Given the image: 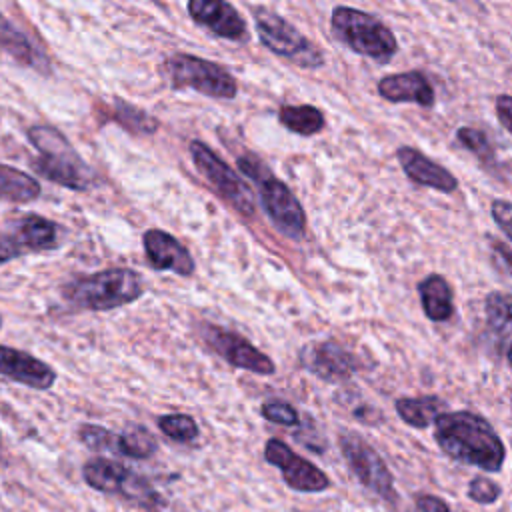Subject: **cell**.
I'll list each match as a JSON object with an SVG mask.
<instances>
[{
    "label": "cell",
    "instance_id": "cell-1",
    "mask_svg": "<svg viewBox=\"0 0 512 512\" xmlns=\"http://www.w3.org/2000/svg\"><path fill=\"white\" fill-rule=\"evenodd\" d=\"M434 440L450 458L484 472H500L506 446L494 426L470 410L442 412L434 420Z\"/></svg>",
    "mask_w": 512,
    "mask_h": 512
},
{
    "label": "cell",
    "instance_id": "cell-2",
    "mask_svg": "<svg viewBox=\"0 0 512 512\" xmlns=\"http://www.w3.org/2000/svg\"><path fill=\"white\" fill-rule=\"evenodd\" d=\"M28 140L40 152V156L32 160L36 174L70 190H86L92 186L94 172L60 130L36 124L28 128Z\"/></svg>",
    "mask_w": 512,
    "mask_h": 512
},
{
    "label": "cell",
    "instance_id": "cell-3",
    "mask_svg": "<svg viewBox=\"0 0 512 512\" xmlns=\"http://www.w3.org/2000/svg\"><path fill=\"white\" fill-rule=\"evenodd\" d=\"M62 294L76 308L102 312L138 300L144 294V282L130 268H106L68 282Z\"/></svg>",
    "mask_w": 512,
    "mask_h": 512
},
{
    "label": "cell",
    "instance_id": "cell-4",
    "mask_svg": "<svg viewBox=\"0 0 512 512\" xmlns=\"http://www.w3.org/2000/svg\"><path fill=\"white\" fill-rule=\"evenodd\" d=\"M238 168L256 182L260 204L266 216L270 218V222L284 236L292 240H300L304 236L306 216L300 202L292 194V190L280 178H276L260 158L252 154L240 156Z\"/></svg>",
    "mask_w": 512,
    "mask_h": 512
},
{
    "label": "cell",
    "instance_id": "cell-5",
    "mask_svg": "<svg viewBox=\"0 0 512 512\" xmlns=\"http://www.w3.org/2000/svg\"><path fill=\"white\" fill-rule=\"evenodd\" d=\"M330 24L332 34L360 56H368L376 62H388L398 50L392 30L368 12L350 6H336L332 10Z\"/></svg>",
    "mask_w": 512,
    "mask_h": 512
},
{
    "label": "cell",
    "instance_id": "cell-6",
    "mask_svg": "<svg viewBox=\"0 0 512 512\" xmlns=\"http://www.w3.org/2000/svg\"><path fill=\"white\" fill-rule=\"evenodd\" d=\"M252 16L260 42L270 52L300 68H320L324 64L322 50L312 44L304 34H300V30L294 28L280 14L272 12L266 6H256L252 8Z\"/></svg>",
    "mask_w": 512,
    "mask_h": 512
},
{
    "label": "cell",
    "instance_id": "cell-7",
    "mask_svg": "<svg viewBox=\"0 0 512 512\" xmlns=\"http://www.w3.org/2000/svg\"><path fill=\"white\" fill-rule=\"evenodd\" d=\"M164 72L176 90L192 88L212 98H234L238 92L236 78L216 62L192 56L174 54L164 62Z\"/></svg>",
    "mask_w": 512,
    "mask_h": 512
},
{
    "label": "cell",
    "instance_id": "cell-8",
    "mask_svg": "<svg viewBox=\"0 0 512 512\" xmlns=\"http://www.w3.org/2000/svg\"><path fill=\"white\" fill-rule=\"evenodd\" d=\"M340 450L348 468L364 488L372 490L386 502H396L398 494L394 486V476L386 466L384 458L370 442L354 432H344L340 436Z\"/></svg>",
    "mask_w": 512,
    "mask_h": 512
},
{
    "label": "cell",
    "instance_id": "cell-9",
    "mask_svg": "<svg viewBox=\"0 0 512 512\" xmlns=\"http://www.w3.org/2000/svg\"><path fill=\"white\" fill-rule=\"evenodd\" d=\"M190 156L198 168V172L210 182V186L230 204L234 206L240 214L252 216L256 206H254V194L252 190L244 184V180L230 168L222 158L216 156L212 148H208L200 140L190 142Z\"/></svg>",
    "mask_w": 512,
    "mask_h": 512
},
{
    "label": "cell",
    "instance_id": "cell-10",
    "mask_svg": "<svg viewBox=\"0 0 512 512\" xmlns=\"http://www.w3.org/2000/svg\"><path fill=\"white\" fill-rule=\"evenodd\" d=\"M264 458L268 464L276 466L282 472V478L288 488L296 492H324L330 488V478L312 462L288 448L286 442L278 438H268L264 444Z\"/></svg>",
    "mask_w": 512,
    "mask_h": 512
},
{
    "label": "cell",
    "instance_id": "cell-11",
    "mask_svg": "<svg viewBox=\"0 0 512 512\" xmlns=\"http://www.w3.org/2000/svg\"><path fill=\"white\" fill-rule=\"evenodd\" d=\"M204 338L208 346L234 368H242L260 376H270L276 372V364L272 362V358H268L264 352H260L254 344H250L244 336L236 332L208 324L204 328Z\"/></svg>",
    "mask_w": 512,
    "mask_h": 512
},
{
    "label": "cell",
    "instance_id": "cell-12",
    "mask_svg": "<svg viewBox=\"0 0 512 512\" xmlns=\"http://www.w3.org/2000/svg\"><path fill=\"white\" fill-rule=\"evenodd\" d=\"M298 362L304 370L326 382L348 380L360 368L358 358L334 340L306 344L298 354Z\"/></svg>",
    "mask_w": 512,
    "mask_h": 512
},
{
    "label": "cell",
    "instance_id": "cell-13",
    "mask_svg": "<svg viewBox=\"0 0 512 512\" xmlns=\"http://www.w3.org/2000/svg\"><path fill=\"white\" fill-rule=\"evenodd\" d=\"M188 14L194 22L220 38L234 42L248 38L244 18L228 0H188Z\"/></svg>",
    "mask_w": 512,
    "mask_h": 512
},
{
    "label": "cell",
    "instance_id": "cell-14",
    "mask_svg": "<svg viewBox=\"0 0 512 512\" xmlns=\"http://www.w3.org/2000/svg\"><path fill=\"white\" fill-rule=\"evenodd\" d=\"M0 376L34 390H48L56 382V370L30 352L0 344Z\"/></svg>",
    "mask_w": 512,
    "mask_h": 512
},
{
    "label": "cell",
    "instance_id": "cell-15",
    "mask_svg": "<svg viewBox=\"0 0 512 512\" xmlns=\"http://www.w3.org/2000/svg\"><path fill=\"white\" fill-rule=\"evenodd\" d=\"M142 244L146 250V256L156 270H172L180 276H192L194 274V260L188 254V250L168 232L150 228L142 236Z\"/></svg>",
    "mask_w": 512,
    "mask_h": 512
},
{
    "label": "cell",
    "instance_id": "cell-16",
    "mask_svg": "<svg viewBox=\"0 0 512 512\" xmlns=\"http://www.w3.org/2000/svg\"><path fill=\"white\" fill-rule=\"evenodd\" d=\"M396 158L404 170V174L420 186L438 190V192H454L458 188V180L454 174H450L446 168H442L440 164L432 162L430 158H426L420 150L410 148V146H402L396 150Z\"/></svg>",
    "mask_w": 512,
    "mask_h": 512
},
{
    "label": "cell",
    "instance_id": "cell-17",
    "mask_svg": "<svg viewBox=\"0 0 512 512\" xmlns=\"http://www.w3.org/2000/svg\"><path fill=\"white\" fill-rule=\"evenodd\" d=\"M378 94L388 102H414L430 108L434 104V88L422 72L410 70L378 80Z\"/></svg>",
    "mask_w": 512,
    "mask_h": 512
},
{
    "label": "cell",
    "instance_id": "cell-18",
    "mask_svg": "<svg viewBox=\"0 0 512 512\" xmlns=\"http://www.w3.org/2000/svg\"><path fill=\"white\" fill-rule=\"evenodd\" d=\"M60 226L40 214H26L20 218L16 232L12 234L22 252L54 250L60 244Z\"/></svg>",
    "mask_w": 512,
    "mask_h": 512
},
{
    "label": "cell",
    "instance_id": "cell-19",
    "mask_svg": "<svg viewBox=\"0 0 512 512\" xmlns=\"http://www.w3.org/2000/svg\"><path fill=\"white\" fill-rule=\"evenodd\" d=\"M418 294L422 310L432 322H446L454 314L452 288L448 280L440 274H430L418 284Z\"/></svg>",
    "mask_w": 512,
    "mask_h": 512
},
{
    "label": "cell",
    "instance_id": "cell-20",
    "mask_svg": "<svg viewBox=\"0 0 512 512\" xmlns=\"http://www.w3.org/2000/svg\"><path fill=\"white\" fill-rule=\"evenodd\" d=\"M130 472L124 464L110 458H92L82 466L84 482L104 494H122Z\"/></svg>",
    "mask_w": 512,
    "mask_h": 512
},
{
    "label": "cell",
    "instance_id": "cell-21",
    "mask_svg": "<svg viewBox=\"0 0 512 512\" xmlns=\"http://www.w3.org/2000/svg\"><path fill=\"white\" fill-rule=\"evenodd\" d=\"M394 410L404 424L424 430L444 412V400L438 396H404L394 402Z\"/></svg>",
    "mask_w": 512,
    "mask_h": 512
},
{
    "label": "cell",
    "instance_id": "cell-22",
    "mask_svg": "<svg viewBox=\"0 0 512 512\" xmlns=\"http://www.w3.org/2000/svg\"><path fill=\"white\" fill-rule=\"evenodd\" d=\"M486 322L492 338L496 340V350H500L506 358L510 356V296L506 292H490L486 296Z\"/></svg>",
    "mask_w": 512,
    "mask_h": 512
},
{
    "label": "cell",
    "instance_id": "cell-23",
    "mask_svg": "<svg viewBox=\"0 0 512 512\" xmlns=\"http://www.w3.org/2000/svg\"><path fill=\"white\" fill-rule=\"evenodd\" d=\"M40 182L24 170L0 162V202L26 204L40 196Z\"/></svg>",
    "mask_w": 512,
    "mask_h": 512
},
{
    "label": "cell",
    "instance_id": "cell-24",
    "mask_svg": "<svg viewBox=\"0 0 512 512\" xmlns=\"http://www.w3.org/2000/svg\"><path fill=\"white\" fill-rule=\"evenodd\" d=\"M278 120L284 128H288L294 134L300 136H314L324 128V114L320 108L302 104V106H290L284 104L278 110Z\"/></svg>",
    "mask_w": 512,
    "mask_h": 512
},
{
    "label": "cell",
    "instance_id": "cell-25",
    "mask_svg": "<svg viewBox=\"0 0 512 512\" xmlns=\"http://www.w3.org/2000/svg\"><path fill=\"white\" fill-rule=\"evenodd\" d=\"M0 48L4 52H8L16 62L24 64V66H34L40 68L38 62V54L34 50V46L28 42V38L10 22L0 14Z\"/></svg>",
    "mask_w": 512,
    "mask_h": 512
},
{
    "label": "cell",
    "instance_id": "cell-26",
    "mask_svg": "<svg viewBox=\"0 0 512 512\" xmlns=\"http://www.w3.org/2000/svg\"><path fill=\"white\" fill-rule=\"evenodd\" d=\"M158 444L152 432L142 424H128L122 434H118V450L120 456L132 458V460H144L150 458L156 452Z\"/></svg>",
    "mask_w": 512,
    "mask_h": 512
},
{
    "label": "cell",
    "instance_id": "cell-27",
    "mask_svg": "<svg viewBox=\"0 0 512 512\" xmlns=\"http://www.w3.org/2000/svg\"><path fill=\"white\" fill-rule=\"evenodd\" d=\"M112 118L132 134H154L158 130V120L154 116L124 100H114Z\"/></svg>",
    "mask_w": 512,
    "mask_h": 512
},
{
    "label": "cell",
    "instance_id": "cell-28",
    "mask_svg": "<svg viewBox=\"0 0 512 512\" xmlns=\"http://www.w3.org/2000/svg\"><path fill=\"white\" fill-rule=\"evenodd\" d=\"M156 424L164 436L180 444H192L200 434L198 422L188 414H164Z\"/></svg>",
    "mask_w": 512,
    "mask_h": 512
},
{
    "label": "cell",
    "instance_id": "cell-29",
    "mask_svg": "<svg viewBox=\"0 0 512 512\" xmlns=\"http://www.w3.org/2000/svg\"><path fill=\"white\" fill-rule=\"evenodd\" d=\"M78 440L94 452H108L120 456L118 450V434L110 432L98 424H80L78 426Z\"/></svg>",
    "mask_w": 512,
    "mask_h": 512
},
{
    "label": "cell",
    "instance_id": "cell-30",
    "mask_svg": "<svg viewBox=\"0 0 512 512\" xmlns=\"http://www.w3.org/2000/svg\"><path fill=\"white\" fill-rule=\"evenodd\" d=\"M456 138L464 148H468L482 162L494 160V148H492V144H490V140L484 132H480L476 128H470V126H464V128H458Z\"/></svg>",
    "mask_w": 512,
    "mask_h": 512
},
{
    "label": "cell",
    "instance_id": "cell-31",
    "mask_svg": "<svg viewBox=\"0 0 512 512\" xmlns=\"http://www.w3.org/2000/svg\"><path fill=\"white\" fill-rule=\"evenodd\" d=\"M466 492H468V498L476 504H494L502 494V486L486 476H474L468 482Z\"/></svg>",
    "mask_w": 512,
    "mask_h": 512
},
{
    "label": "cell",
    "instance_id": "cell-32",
    "mask_svg": "<svg viewBox=\"0 0 512 512\" xmlns=\"http://www.w3.org/2000/svg\"><path fill=\"white\" fill-rule=\"evenodd\" d=\"M262 416L272 422V424H280V426H296L300 422V414L296 412V408L288 402H280V400H272L262 404L260 408Z\"/></svg>",
    "mask_w": 512,
    "mask_h": 512
},
{
    "label": "cell",
    "instance_id": "cell-33",
    "mask_svg": "<svg viewBox=\"0 0 512 512\" xmlns=\"http://www.w3.org/2000/svg\"><path fill=\"white\" fill-rule=\"evenodd\" d=\"M492 218L504 232V236L510 240L512 230H510V218H512V204L508 200H494L492 202Z\"/></svg>",
    "mask_w": 512,
    "mask_h": 512
},
{
    "label": "cell",
    "instance_id": "cell-34",
    "mask_svg": "<svg viewBox=\"0 0 512 512\" xmlns=\"http://www.w3.org/2000/svg\"><path fill=\"white\" fill-rule=\"evenodd\" d=\"M414 504L420 512H452L448 502H444L434 494H416Z\"/></svg>",
    "mask_w": 512,
    "mask_h": 512
},
{
    "label": "cell",
    "instance_id": "cell-35",
    "mask_svg": "<svg viewBox=\"0 0 512 512\" xmlns=\"http://www.w3.org/2000/svg\"><path fill=\"white\" fill-rule=\"evenodd\" d=\"M22 248L18 246V242L14 240L12 234H4L0 232V264H6L18 256H22Z\"/></svg>",
    "mask_w": 512,
    "mask_h": 512
},
{
    "label": "cell",
    "instance_id": "cell-36",
    "mask_svg": "<svg viewBox=\"0 0 512 512\" xmlns=\"http://www.w3.org/2000/svg\"><path fill=\"white\" fill-rule=\"evenodd\" d=\"M496 114L500 118V124L506 132H512V98L508 94H502L496 98Z\"/></svg>",
    "mask_w": 512,
    "mask_h": 512
},
{
    "label": "cell",
    "instance_id": "cell-37",
    "mask_svg": "<svg viewBox=\"0 0 512 512\" xmlns=\"http://www.w3.org/2000/svg\"><path fill=\"white\" fill-rule=\"evenodd\" d=\"M0 446H2V434H0Z\"/></svg>",
    "mask_w": 512,
    "mask_h": 512
},
{
    "label": "cell",
    "instance_id": "cell-38",
    "mask_svg": "<svg viewBox=\"0 0 512 512\" xmlns=\"http://www.w3.org/2000/svg\"><path fill=\"white\" fill-rule=\"evenodd\" d=\"M0 328H2V318H0Z\"/></svg>",
    "mask_w": 512,
    "mask_h": 512
}]
</instances>
